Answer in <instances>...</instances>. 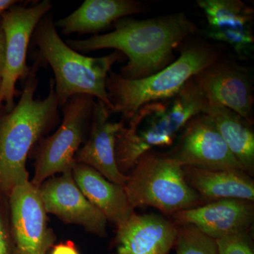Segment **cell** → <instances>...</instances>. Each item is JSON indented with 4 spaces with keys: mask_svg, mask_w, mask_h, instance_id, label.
<instances>
[{
    "mask_svg": "<svg viewBox=\"0 0 254 254\" xmlns=\"http://www.w3.org/2000/svg\"><path fill=\"white\" fill-rule=\"evenodd\" d=\"M114 30L88 39L66 40L76 52L90 53L115 49L128 62L120 75L128 80L141 79L161 71L175 60V50L198 32L195 23L185 13L147 19L126 17L113 24Z\"/></svg>",
    "mask_w": 254,
    "mask_h": 254,
    "instance_id": "obj_1",
    "label": "cell"
},
{
    "mask_svg": "<svg viewBox=\"0 0 254 254\" xmlns=\"http://www.w3.org/2000/svg\"><path fill=\"white\" fill-rule=\"evenodd\" d=\"M39 64L29 68L21 97L14 108L0 105V191L9 196L15 187L29 182L30 152L60 121V106L51 78L48 96L36 98Z\"/></svg>",
    "mask_w": 254,
    "mask_h": 254,
    "instance_id": "obj_2",
    "label": "cell"
},
{
    "mask_svg": "<svg viewBox=\"0 0 254 254\" xmlns=\"http://www.w3.org/2000/svg\"><path fill=\"white\" fill-rule=\"evenodd\" d=\"M206 101L192 78L175 96L141 106L117 133L115 158L121 173L126 175L147 152L173 145L190 119L203 112Z\"/></svg>",
    "mask_w": 254,
    "mask_h": 254,
    "instance_id": "obj_3",
    "label": "cell"
},
{
    "mask_svg": "<svg viewBox=\"0 0 254 254\" xmlns=\"http://www.w3.org/2000/svg\"><path fill=\"white\" fill-rule=\"evenodd\" d=\"M45 16L37 25L32 39L38 48L37 63L49 64L55 76V90L60 108L76 95H88L112 107L106 81L113 65L126 57L115 50L100 58H91L75 51L60 38L52 15Z\"/></svg>",
    "mask_w": 254,
    "mask_h": 254,
    "instance_id": "obj_4",
    "label": "cell"
},
{
    "mask_svg": "<svg viewBox=\"0 0 254 254\" xmlns=\"http://www.w3.org/2000/svg\"><path fill=\"white\" fill-rule=\"evenodd\" d=\"M180 56L161 71L141 79L128 80L110 71L106 91L113 109L124 123L150 102L175 96L196 73L222 57L221 50L203 39L190 37L177 49Z\"/></svg>",
    "mask_w": 254,
    "mask_h": 254,
    "instance_id": "obj_5",
    "label": "cell"
},
{
    "mask_svg": "<svg viewBox=\"0 0 254 254\" xmlns=\"http://www.w3.org/2000/svg\"><path fill=\"white\" fill-rule=\"evenodd\" d=\"M130 171L124 187L133 209L153 207L172 215L205 203L187 183L183 167L166 153L147 152Z\"/></svg>",
    "mask_w": 254,
    "mask_h": 254,
    "instance_id": "obj_6",
    "label": "cell"
},
{
    "mask_svg": "<svg viewBox=\"0 0 254 254\" xmlns=\"http://www.w3.org/2000/svg\"><path fill=\"white\" fill-rule=\"evenodd\" d=\"M95 100L91 95H76L62 108L63 120L58 130L37 144L32 185L39 188L55 174L72 171L75 155L89 133Z\"/></svg>",
    "mask_w": 254,
    "mask_h": 254,
    "instance_id": "obj_7",
    "label": "cell"
},
{
    "mask_svg": "<svg viewBox=\"0 0 254 254\" xmlns=\"http://www.w3.org/2000/svg\"><path fill=\"white\" fill-rule=\"evenodd\" d=\"M53 7L50 0H43L29 7L15 4L1 14L5 36V64L1 76L0 105L11 110L17 94L16 83L29 72L26 64L28 46L33 32L42 18Z\"/></svg>",
    "mask_w": 254,
    "mask_h": 254,
    "instance_id": "obj_8",
    "label": "cell"
},
{
    "mask_svg": "<svg viewBox=\"0 0 254 254\" xmlns=\"http://www.w3.org/2000/svg\"><path fill=\"white\" fill-rule=\"evenodd\" d=\"M175 141L166 154L182 167L244 171L213 121L204 113L190 119Z\"/></svg>",
    "mask_w": 254,
    "mask_h": 254,
    "instance_id": "obj_9",
    "label": "cell"
},
{
    "mask_svg": "<svg viewBox=\"0 0 254 254\" xmlns=\"http://www.w3.org/2000/svg\"><path fill=\"white\" fill-rule=\"evenodd\" d=\"M9 203L13 254H47L55 236L48 226L39 188L30 181L18 185Z\"/></svg>",
    "mask_w": 254,
    "mask_h": 254,
    "instance_id": "obj_10",
    "label": "cell"
},
{
    "mask_svg": "<svg viewBox=\"0 0 254 254\" xmlns=\"http://www.w3.org/2000/svg\"><path fill=\"white\" fill-rule=\"evenodd\" d=\"M205 96L254 124V94L248 68L222 57L193 77Z\"/></svg>",
    "mask_w": 254,
    "mask_h": 254,
    "instance_id": "obj_11",
    "label": "cell"
},
{
    "mask_svg": "<svg viewBox=\"0 0 254 254\" xmlns=\"http://www.w3.org/2000/svg\"><path fill=\"white\" fill-rule=\"evenodd\" d=\"M196 3L205 15L207 38L230 46L239 59L252 56L253 7L242 0H198Z\"/></svg>",
    "mask_w": 254,
    "mask_h": 254,
    "instance_id": "obj_12",
    "label": "cell"
},
{
    "mask_svg": "<svg viewBox=\"0 0 254 254\" xmlns=\"http://www.w3.org/2000/svg\"><path fill=\"white\" fill-rule=\"evenodd\" d=\"M47 213H52L66 223L76 224L100 237L107 235V220L92 204L75 183L72 171L50 177L39 187Z\"/></svg>",
    "mask_w": 254,
    "mask_h": 254,
    "instance_id": "obj_13",
    "label": "cell"
},
{
    "mask_svg": "<svg viewBox=\"0 0 254 254\" xmlns=\"http://www.w3.org/2000/svg\"><path fill=\"white\" fill-rule=\"evenodd\" d=\"M177 225H190L217 240L248 231L254 220V205L249 200H215L171 215Z\"/></svg>",
    "mask_w": 254,
    "mask_h": 254,
    "instance_id": "obj_14",
    "label": "cell"
},
{
    "mask_svg": "<svg viewBox=\"0 0 254 254\" xmlns=\"http://www.w3.org/2000/svg\"><path fill=\"white\" fill-rule=\"evenodd\" d=\"M110 115L103 102L95 100L89 133L75 155V161L95 169L109 181L125 186L128 176L121 173L115 158L117 133L125 123L111 121Z\"/></svg>",
    "mask_w": 254,
    "mask_h": 254,
    "instance_id": "obj_15",
    "label": "cell"
},
{
    "mask_svg": "<svg viewBox=\"0 0 254 254\" xmlns=\"http://www.w3.org/2000/svg\"><path fill=\"white\" fill-rule=\"evenodd\" d=\"M177 235L176 224L161 215L134 213L117 227V254H168Z\"/></svg>",
    "mask_w": 254,
    "mask_h": 254,
    "instance_id": "obj_16",
    "label": "cell"
},
{
    "mask_svg": "<svg viewBox=\"0 0 254 254\" xmlns=\"http://www.w3.org/2000/svg\"><path fill=\"white\" fill-rule=\"evenodd\" d=\"M143 3L136 0H85L77 9L55 21L64 35L96 33L103 31L121 18L146 11Z\"/></svg>",
    "mask_w": 254,
    "mask_h": 254,
    "instance_id": "obj_17",
    "label": "cell"
},
{
    "mask_svg": "<svg viewBox=\"0 0 254 254\" xmlns=\"http://www.w3.org/2000/svg\"><path fill=\"white\" fill-rule=\"evenodd\" d=\"M72 175L87 199L116 227L134 213L123 185L109 181L95 169L83 164L76 163Z\"/></svg>",
    "mask_w": 254,
    "mask_h": 254,
    "instance_id": "obj_18",
    "label": "cell"
},
{
    "mask_svg": "<svg viewBox=\"0 0 254 254\" xmlns=\"http://www.w3.org/2000/svg\"><path fill=\"white\" fill-rule=\"evenodd\" d=\"M185 180L205 203L226 198L254 200L253 179L243 170L183 167Z\"/></svg>",
    "mask_w": 254,
    "mask_h": 254,
    "instance_id": "obj_19",
    "label": "cell"
},
{
    "mask_svg": "<svg viewBox=\"0 0 254 254\" xmlns=\"http://www.w3.org/2000/svg\"><path fill=\"white\" fill-rule=\"evenodd\" d=\"M206 98V104L202 113L213 121L244 171L251 176L254 171L253 124L212 98Z\"/></svg>",
    "mask_w": 254,
    "mask_h": 254,
    "instance_id": "obj_20",
    "label": "cell"
},
{
    "mask_svg": "<svg viewBox=\"0 0 254 254\" xmlns=\"http://www.w3.org/2000/svg\"><path fill=\"white\" fill-rule=\"evenodd\" d=\"M177 225V224H176ZM176 254H219L216 240L190 225H177Z\"/></svg>",
    "mask_w": 254,
    "mask_h": 254,
    "instance_id": "obj_21",
    "label": "cell"
},
{
    "mask_svg": "<svg viewBox=\"0 0 254 254\" xmlns=\"http://www.w3.org/2000/svg\"><path fill=\"white\" fill-rule=\"evenodd\" d=\"M219 254H254L248 231L234 234L216 240Z\"/></svg>",
    "mask_w": 254,
    "mask_h": 254,
    "instance_id": "obj_22",
    "label": "cell"
},
{
    "mask_svg": "<svg viewBox=\"0 0 254 254\" xmlns=\"http://www.w3.org/2000/svg\"><path fill=\"white\" fill-rule=\"evenodd\" d=\"M0 254H13L9 197L0 191Z\"/></svg>",
    "mask_w": 254,
    "mask_h": 254,
    "instance_id": "obj_23",
    "label": "cell"
},
{
    "mask_svg": "<svg viewBox=\"0 0 254 254\" xmlns=\"http://www.w3.org/2000/svg\"><path fill=\"white\" fill-rule=\"evenodd\" d=\"M50 254H79L76 245L71 241L62 242L58 245L53 246V250Z\"/></svg>",
    "mask_w": 254,
    "mask_h": 254,
    "instance_id": "obj_24",
    "label": "cell"
},
{
    "mask_svg": "<svg viewBox=\"0 0 254 254\" xmlns=\"http://www.w3.org/2000/svg\"><path fill=\"white\" fill-rule=\"evenodd\" d=\"M5 64V36L0 20V78L2 76Z\"/></svg>",
    "mask_w": 254,
    "mask_h": 254,
    "instance_id": "obj_25",
    "label": "cell"
},
{
    "mask_svg": "<svg viewBox=\"0 0 254 254\" xmlns=\"http://www.w3.org/2000/svg\"><path fill=\"white\" fill-rule=\"evenodd\" d=\"M18 2L20 1L16 0H0V16L11 6L17 4Z\"/></svg>",
    "mask_w": 254,
    "mask_h": 254,
    "instance_id": "obj_26",
    "label": "cell"
},
{
    "mask_svg": "<svg viewBox=\"0 0 254 254\" xmlns=\"http://www.w3.org/2000/svg\"><path fill=\"white\" fill-rule=\"evenodd\" d=\"M1 78H0V89H1Z\"/></svg>",
    "mask_w": 254,
    "mask_h": 254,
    "instance_id": "obj_27",
    "label": "cell"
}]
</instances>
